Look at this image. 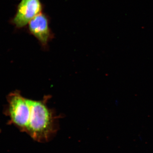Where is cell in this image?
<instances>
[{
	"mask_svg": "<svg viewBox=\"0 0 153 153\" xmlns=\"http://www.w3.org/2000/svg\"><path fill=\"white\" fill-rule=\"evenodd\" d=\"M50 95H45L41 100L29 99L30 119L26 132L39 142L49 141L54 136L58 128L59 116L55 110L49 108Z\"/></svg>",
	"mask_w": 153,
	"mask_h": 153,
	"instance_id": "obj_1",
	"label": "cell"
},
{
	"mask_svg": "<svg viewBox=\"0 0 153 153\" xmlns=\"http://www.w3.org/2000/svg\"><path fill=\"white\" fill-rule=\"evenodd\" d=\"M7 100L8 105L7 112L11 122L26 132L30 119L29 99L25 98L20 91H16L10 94Z\"/></svg>",
	"mask_w": 153,
	"mask_h": 153,
	"instance_id": "obj_2",
	"label": "cell"
},
{
	"mask_svg": "<svg viewBox=\"0 0 153 153\" xmlns=\"http://www.w3.org/2000/svg\"><path fill=\"white\" fill-rule=\"evenodd\" d=\"M29 29L42 48L47 49L49 41L53 38V35L49 28L47 16L41 13L38 14L29 23Z\"/></svg>",
	"mask_w": 153,
	"mask_h": 153,
	"instance_id": "obj_3",
	"label": "cell"
},
{
	"mask_svg": "<svg viewBox=\"0 0 153 153\" xmlns=\"http://www.w3.org/2000/svg\"><path fill=\"white\" fill-rule=\"evenodd\" d=\"M42 8L40 0H22L14 19V23L19 27L26 26L41 13Z\"/></svg>",
	"mask_w": 153,
	"mask_h": 153,
	"instance_id": "obj_4",
	"label": "cell"
}]
</instances>
